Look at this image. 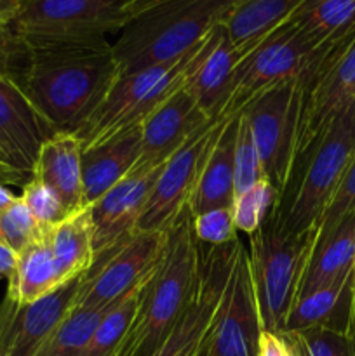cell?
Here are the masks:
<instances>
[{"label": "cell", "instance_id": "obj_1", "mask_svg": "<svg viewBox=\"0 0 355 356\" xmlns=\"http://www.w3.org/2000/svg\"><path fill=\"white\" fill-rule=\"evenodd\" d=\"M16 44L24 66L10 76L54 132L77 134L122 75L110 40Z\"/></svg>", "mask_w": 355, "mask_h": 356}, {"label": "cell", "instance_id": "obj_2", "mask_svg": "<svg viewBox=\"0 0 355 356\" xmlns=\"http://www.w3.org/2000/svg\"><path fill=\"white\" fill-rule=\"evenodd\" d=\"M200 242L190 209L169 229L166 252L150 278L138 315L115 356H148L166 339L187 309L198 280Z\"/></svg>", "mask_w": 355, "mask_h": 356}, {"label": "cell", "instance_id": "obj_3", "mask_svg": "<svg viewBox=\"0 0 355 356\" xmlns=\"http://www.w3.org/2000/svg\"><path fill=\"white\" fill-rule=\"evenodd\" d=\"M233 0H166L132 17L115 35L122 73L176 61L228 16Z\"/></svg>", "mask_w": 355, "mask_h": 356}, {"label": "cell", "instance_id": "obj_4", "mask_svg": "<svg viewBox=\"0 0 355 356\" xmlns=\"http://www.w3.org/2000/svg\"><path fill=\"white\" fill-rule=\"evenodd\" d=\"M315 238L317 232L296 233L289 229L278 205L249 235L247 261L263 330L284 332Z\"/></svg>", "mask_w": 355, "mask_h": 356}, {"label": "cell", "instance_id": "obj_5", "mask_svg": "<svg viewBox=\"0 0 355 356\" xmlns=\"http://www.w3.org/2000/svg\"><path fill=\"white\" fill-rule=\"evenodd\" d=\"M355 153V99L350 101L319 138L301 165L291 174L278 211L289 229L315 232Z\"/></svg>", "mask_w": 355, "mask_h": 356}, {"label": "cell", "instance_id": "obj_6", "mask_svg": "<svg viewBox=\"0 0 355 356\" xmlns=\"http://www.w3.org/2000/svg\"><path fill=\"white\" fill-rule=\"evenodd\" d=\"M205 40L207 37L176 61L122 73L100 108L77 132L82 152L139 127L176 90L187 86L197 68Z\"/></svg>", "mask_w": 355, "mask_h": 356}, {"label": "cell", "instance_id": "obj_7", "mask_svg": "<svg viewBox=\"0 0 355 356\" xmlns=\"http://www.w3.org/2000/svg\"><path fill=\"white\" fill-rule=\"evenodd\" d=\"M355 99V33L324 45L303 75V97L291 174L315 146L329 122ZM291 177V176H289Z\"/></svg>", "mask_w": 355, "mask_h": 356}, {"label": "cell", "instance_id": "obj_8", "mask_svg": "<svg viewBox=\"0 0 355 356\" xmlns=\"http://www.w3.org/2000/svg\"><path fill=\"white\" fill-rule=\"evenodd\" d=\"M127 23L117 0H21L10 26L23 45L108 40Z\"/></svg>", "mask_w": 355, "mask_h": 356}, {"label": "cell", "instance_id": "obj_9", "mask_svg": "<svg viewBox=\"0 0 355 356\" xmlns=\"http://www.w3.org/2000/svg\"><path fill=\"white\" fill-rule=\"evenodd\" d=\"M291 19L267 35L240 65L237 86L219 118H233L261 92L299 79L322 52Z\"/></svg>", "mask_w": 355, "mask_h": 356}, {"label": "cell", "instance_id": "obj_10", "mask_svg": "<svg viewBox=\"0 0 355 356\" xmlns=\"http://www.w3.org/2000/svg\"><path fill=\"white\" fill-rule=\"evenodd\" d=\"M303 75L261 92L240 113L247 120L265 177L284 193L294 160Z\"/></svg>", "mask_w": 355, "mask_h": 356}, {"label": "cell", "instance_id": "obj_11", "mask_svg": "<svg viewBox=\"0 0 355 356\" xmlns=\"http://www.w3.org/2000/svg\"><path fill=\"white\" fill-rule=\"evenodd\" d=\"M226 120L228 118L209 120L166 160L136 222V232L167 233L180 216L188 211L209 153L214 148Z\"/></svg>", "mask_w": 355, "mask_h": 356}, {"label": "cell", "instance_id": "obj_12", "mask_svg": "<svg viewBox=\"0 0 355 356\" xmlns=\"http://www.w3.org/2000/svg\"><path fill=\"white\" fill-rule=\"evenodd\" d=\"M167 238L169 232H136L96 257L93 268L82 277L73 308H104L124 298L155 271L166 252Z\"/></svg>", "mask_w": 355, "mask_h": 356}, {"label": "cell", "instance_id": "obj_13", "mask_svg": "<svg viewBox=\"0 0 355 356\" xmlns=\"http://www.w3.org/2000/svg\"><path fill=\"white\" fill-rule=\"evenodd\" d=\"M237 240L225 245L205 247V243H200V266L194 296L180 322L148 356L204 355L225 291Z\"/></svg>", "mask_w": 355, "mask_h": 356}, {"label": "cell", "instance_id": "obj_14", "mask_svg": "<svg viewBox=\"0 0 355 356\" xmlns=\"http://www.w3.org/2000/svg\"><path fill=\"white\" fill-rule=\"evenodd\" d=\"M260 334L261 320L251 280L247 245L239 238L204 356H256Z\"/></svg>", "mask_w": 355, "mask_h": 356}, {"label": "cell", "instance_id": "obj_15", "mask_svg": "<svg viewBox=\"0 0 355 356\" xmlns=\"http://www.w3.org/2000/svg\"><path fill=\"white\" fill-rule=\"evenodd\" d=\"M82 277L28 305L3 298L0 302V356L37 355L75 306Z\"/></svg>", "mask_w": 355, "mask_h": 356}, {"label": "cell", "instance_id": "obj_16", "mask_svg": "<svg viewBox=\"0 0 355 356\" xmlns=\"http://www.w3.org/2000/svg\"><path fill=\"white\" fill-rule=\"evenodd\" d=\"M162 167L134 165L124 179L90 205L96 257L134 235L136 222Z\"/></svg>", "mask_w": 355, "mask_h": 356}, {"label": "cell", "instance_id": "obj_17", "mask_svg": "<svg viewBox=\"0 0 355 356\" xmlns=\"http://www.w3.org/2000/svg\"><path fill=\"white\" fill-rule=\"evenodd\" d=\"M52 134L19 83L0 70V149L10 165L31 177L38 152Z\"/></svg>", "mask_w": 355, "mask_h": 356}, {"label": "cell", "instance_id": "obj_18", "mask_svg": "<svg viewBox=\"0 0 355 356\" xmlns=\"http://www.w3.org/2000/svg\"><path fill=\"white\" fill-rule=\"evenodd\" d=\"M253 49L237 47L223 24H218L207 35L197 68L187 87L209 118H219L225 110L237 86L240 65Z\"/></svg>", "mask_w": 355, "mask_h": 356}, {"label": "cell", "instance_id": "obj_19", "mask_svg": "<svg viewBox=\"0 0 355 356\" xmlns=\"http://www.w3.org/2000/svg\"><path fill=\"white\" fill-rule=\"evenodd\" d=\"M209 120L188 87H181L139 125L141 155L136 165H164Z\"/></svg>", "mask_w": 355, "mask_h": 356}, {"label": "cell", "instance_id": "obj_20", "mask_svg": "<svg viewBox=\"0 0 355 356\" xmlns=\"http://www.w3.org/2000/svg\"><path fill=\"white\" fill-rule=\"evenodd\" d=\"M31 177L51 188L70 214L86 209L82 143L72 132H56L42 145Z\"/></svg>", "mask_w": 355, "mask_h": 356}, {"label": "cell", "instance_id": "obj_21", "mask_svg": "<svg viewBox=\"0 0 355 356\" xmlns=\"http://www.w3.org/2000/svg\"><path fill=\"white\" fill-rule=\"evenodd\" d=\"M141 155V129L134 127L82 152L84 204L90 207L124 179Z\"/></svg>", "mask_w": 355, "mask_h": 356}, {"label": "cell", "instance_id": "obj_22", "mask_svg": "<svg viewBox=\"0 0 355 356\" xmlns=\"http://www.w3.org/2000/svg\"><path fill=\"white\" fill-rule=\"evenodd\" d=\"M354 273L296 299L285 320L284 334L310 329H329L347 334L350 322Z\"/></svg>", "mask_w": 355, "mask_h": 356}, {"label": "cell", "instance_id": "obj_23", "mask_svg": "<svg viewBox=\"0 0 355 356\" xmlns=\"http://www.w3.org/2000/svg\"><path fill=\"white\" fill-rule=\"evenodd\" d=\"M355 270V212L345 216L336 226L317 236L310 254L299 294H308L347 277ZM296 302V301H294Z\"/></svg>", "mask_w": 355, "mask_h": 356}, {"label": "cell", "instance_id": "obj_24", "mask_svg": "<svg viewBox=\"0 0 355 356\" xmlns=\"http://www.w3.org/2000/svg\"><path fill=\"white\" fill-rule=\"evenodd\" d=\"M237 124H239V115L225 122L214 148L209 153L198 186L188 207L191 216L232 205L233 197H235L233 153H235Z\"/></svg>", "mask_w": 355, "mask_h": 356}, {"label": "cell", "instance_id": "obj_25", "mask_svg": "<svg viewBox=\"0 0 355 356\" xmlns=\"http://www.w3.org/2000/svg\"><path fill=\"white\" fill-rule=\"evenodd\" d=\"M66 282L70 280L56 263L47 240L42 238L17 254L14 273L7 280L6 298L28 305L52 294Z\"/></svg>", "mask_w": 355, "mask_h": 356}, {"label": "cell", "instance_id": "obj_26", "mask_svg": "<svg viewBox=\"0 0 355 356\" xmlns=\"http://www.w3.org/2000/svg\"><path fill=\"white\" fill-rule=\"evenodd\" d=\"M305 0H233L223 21L230 40L240 49H253L281 26Z\"/></svg>", "mask_w": 355, "mask_h": 356}, {"label": "cell", "instance_id": "obj_27", "mask_svg": "<svg viewBox=\"0 0 355 356\" xmlns=\"http://www.w3.org/2000/svg\"><path fill=\"white\" fill-rule=\"evenodd\" d=\"M45 240L56 263L68 280L86 275L96 259L90 209L86 207L73 212L61 225L49 232Z\"/></svg>", "mask_w": 355, "mask_h": 356}, {"label": "cell", "instance_id": "obj_28", "mask_svg": "<svg viewBox=\"0 0 355 356\" xmlns=\"http://www.w3.org/2000/svg\"><path fill=\"white\" fill-rule=\"evenodd\" d=\"M289 19L315 45L355 33V0H305Z\"/></svg>", "mask_w": 355, "mask_h": 356}, {"label": "cell", "instance_id": "obj_29", "mask_svg": "<svg viewBox=\"0 0 355 356\" xmlns=\"http://www.w3.org/2000/svg\"><path fill=\"white\" fill-rule=\"evenodd\" d=\"M153 273L146 277L141 284L136 285L134 289H131L115 305L110 306V309L104 313L103 318L97 323L96 330H94L93 337H90L82 356H110L118 350V346L124 343L129 330H131L132 322H134L136 315H138L145 289L148 285L150 278L153 277Z\"/></svg>", "mask_w": 355, "mask_h": 356}, {"label": "cell", "instance_id": "obj_30", "mask_svg": "<svg viewBox=\"0 0 355 356\" xmlns=\"http://www.w3.org/2000/svg\"><path fill=\"white\" fill-rule=\"evenodd\" d=\"M110 306L96 309L73 308L35 356H82Z\"/></svg>", "mask_w": 355, "mask_h": 356}, {"label": "cell", "instance_id": "obj_31", "mask_svg": "<svg viewBox=\"0 0 355 356\" xmlns=\"http://www.w3.org/2000/svg\"><path fill=\"white\" fill-rule=\"evenodd\" d=\"M278 202H281V193L267 177L258 181L249 190L235 195L230 209H232L237 229L246 235L254 233L263 225L271 209L278 205Z\"/></svg>", "mask_w": 355, "mask_h": 356}, {"label": "cell", "instance_id": "obj_32", "mask_svg": "<svg viewBox=\"0 0 355 356\" xmlns=\"http://www.w3.org/2000/svg\"><path fill=\"white\" fill-rule=\"evenodd\" d=\"M19 198L31 212L44 236H47L49 232H52L56 226L61 225L68 216H72L61 204V200L56 197L54 191L45 186L37 177H30L24 183Z\"/></svg>", "mask_w": 355, "mask_h": 356}, {"label": "cell", "instance_id": "obj_33", "mask_svg": "<svg viewBox=\"0 0 355 356\" xmlns=\"http://www.w3.org/2000/svg\"><path fill=\"white\" fill-rule=\"evenodd\" d=\"M263 177V165H261L260 155H258V149L254 146L249 125H247L244 115L239 113L235 153H233V188H235V195L253 188Z\"/></svg>", "mask_w": 355, "mask_h": 356}, {"label": "cell", "instance_id": "obj_34", "mask_svg": "<svg viewBox=\"0 0 355 356\" xmlns=\"http://www.w3.org/2000/svg\"><path fill=\"white\" fill-rule=\"evenodd\" d=\"M0 236L14 254L23 252L28 245L45 238L31 212L19 197L6 212L0 214Z\"/></svg>", "mask_w": 355, "mask_h": 356}, {"label": "cell", "instance_id": "obj_35", "mask_svg": "<svg viewBox=\"0 0 355 356\" xmlns=\"http://www.w3.org/2000/svg\"><path fill=\"white\" fill-rule=\"evenodd\" d=\"M195 238L205 245H225L239 238L232 209L218 207L191 216Z\"/></svg>", "mask_w": 355, "mask_h": 356}, {"label": "cell", "instance_id": "obj_36", "mask_svg": "<svg viewBox=\"0 0 355 356\" xmlns=\"http://www.w3.org/2000/svg\"><path fill=\"white\" fill-rule=\"evenodd\" d=\"M292 336L305 356H355V343L343 332L310 329Z\"/></svg>", "mask_w": 355, "mask_h": 356}, {"label": "cell", "instance_id": "obj_37", "mask_svg": "<svg viewBox=\"0 0 355 356\" xmlns=\"http://www.w3.org/2000/svg\"><path fill=\"white\" fill-rule=\"evenodd\" d=\"M352 212H355V153L347 172H345L343 179H341L340 186H338L336 193L331 198L329 205H327L319 225H317V236L329 232L345 216L352 214Z\"/></svg>", "mask_w": 355, "mask_h": 356}, {"label": "cell", "instance_id": "obj_38", "mask_svg": "<svg viewBox=\"0 0 355 356\" xmlns=\"http://www.w3.org/2000/svg\"><path fill=\"white\" fill-rule=\"evenodd\" d=\"M256 356H299V348L292 334L261 329Z\"/></svg>", "mask_w": 355, "mask_h": 356}, {"label": "cell", "instance_id": "obj_39", "mask_svg": "<svg viewBox=\"0 0 355 356\" xmlns=\"http://www.w3.org/2000/svg\"><path fill=\"white\" fill-rule=\"evenodd\" d=\"M120 6L122 13H124L125 19H132V17L139 16L145 10L152 9V7L159 6V3L166 2V0H117Z\"/></svg>", "mask_w": 355, "mask_h": 356}, {"label": "cell", "instance_id": "obj_40", "mask_svg": "<svg viewBox=\"0 0 355 356\" xmlns=\"http://www.w3.org/2000/svg\"><path fill=\"white\" fill-rule=\"evenodd\" d=\"M21 9V0H0V33H6L16 21Z\"/></svg>", "mask_w": 355, "mask_h": 356}, {"label": "cell", "instance_id": "obj_41", "mask_svg": "<svg viewBox=\"0 0 355 356\" xmlns=\"http://www.w3.org/2000/svg\"><path fill=\"white\" fill-rule=\"evenodd\" d=\"M30 179L28 176H24L23 172H19L17 169H14L10 165V162L7 160V156L3 155V152L0 149V183L2 184H21L24 186V183Z\"/></svg>", "mask_w": 355, "mask_h": 356}, {"label": "cell", "instance_id": "obj_42", "mask_svg": "<svg viewBox=\"0 0 355 356\" xmlns=\"http://www.w3.org/2000/svg\"><path fill=\"white\" fill-rule=\"evenodd\" d=\"M17 263V254H14L6 243L0 242V278L9 280L10 275L14 273V268Z\"/></svg>", "mask_w": 355, "mask_h": 356}, {"label": "cell", "instance_id": "obj_43", "mask_svg": "<svg viewBox=\"0 0 355 356\" xmlns=\"http://www.w3.org/2000/svg\"><path fill=\"white\" fill-rule=\"evenodd\" d=\"M16 198H17L16 195H14L13 191L6 186V184L0 183V214H2V212H6L7 209H9L10 205L16 202Z\"/></svg>", "mask_w": 355, "mask_h": 356}, {"label": "cell", "instance_id": "obj_44", "mask_svg": "<svg viewBox=\"0 0 355 356\" xmlns=\"http://www.w3.org/2000/svg\"><path fill=\"white\" fill-rule=\"evenodd\" d=\"M347 336L355 343V273H354V291H352V309H350V322H348Z\"/></svg>", "mask_w": 355, "mask_h": 356}, {"label": "cell", "instance_id": "obj_45", "mask_svg": "<svg viewBox=\"0 0 355 356\" xmlns=\"http://www.w3.org/2000/svg\"><path fill=\"white\" fill-rule=\"evenodd\" d=\"M296 343H298V341H296ZM298 348H299V344H298ZM299 356H305V355H303V351H301V348H299Z\"/></svg>", "mask_w": 355, "mask_h": 356}, {"label": "cell", "instance_id": "obj_46", "mask_svg": "<svg viewBox=\"0 0 355 356\" xmlns=\"http://www.w3.org/2000/svg\"><path fill=\"white\" fill-rule=\"evenodd\" d=\"M0 242H2V236H0ZM3 243V242H2Z\"/></svg>", "mask_w": 355, "mask_h": 356}, {"label": "cell", "instance_id": "obj_47", "mask_svg": "<svg viewBox=\"0 0 355 356\" xmlns=\"http://www.w3.org/2000/svg\"><path fill=\"white\" fill-rule=\"evenodd\" d=\"M110 356H115V353H113V355H110Z\"/></svg>", "mask_w": 355, "mask_h": 356}]
</instances>
